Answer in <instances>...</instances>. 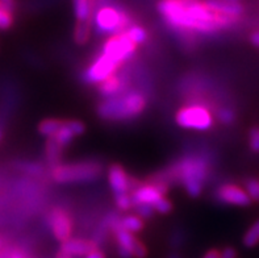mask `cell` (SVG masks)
Instances as JSON below:
<instances>
[{"instance_id": "6da1fadb", "label": "cell", "mask_w": 259, "mask_h": 258, "mask_svg": "<svg viewBox=\"0 0 259 258\" xmlns=\"http://www.w3.org/2000/svg\"><path fill=\"white\" fill-rule=\"evenodd\" d=\"M157 10L168 26L188 34L208 36L236 24L213 12L204 0H161Z\"/></svg>"}, {"instance_id": "7a4b0ae2", "label": "cell", "mask_w": 259, "mask_h": 258, "mask_svg": "<svg viewBox=\"0 0 259 258\" xmlns=\"http://www.w3.org/2000/svg\"><path fill=\"white\" fill-rule=\"evenodd\" d=\"M146 99L140 91H125L107 98L99 105L98 114L105 120H128L135 119L144 112Z\"/></svg>"}, {"instance_id": "3957f363", "label": "cell", "mask_w": 259, "mask_h": 258, "mask_svg": "<svg viewBox=\"0 0 259 258\" xmlns=\"http://www.w3.org/2000/svg\"><path fill=\"white\" fill-rule=\"evenodd\" d=\"M171 174L183 185L188 195L197 198L207 180L208 161L200 156H187L175 165Z\"/></svg>"}, {"instance_id": "277c9868", "label": "cell", "mask_w": 259, "mask_h": 258, "mask_svg": "<svg viewBox=\"0 0 259 258\" xmlns=\"http://www.w3.org/2000/svg\"><path fill=\"white\" fill-rule=\"evenodd\" d=\"M92 29L99 36H113L125 32L132 25L131 16L115 6H103L92 15Z\"/></svg>"}, {"instance_id": "5b68a950", "label": "cell", "mask_w": 259, "mask_h": 258, "mask_svg": "<svg viewBox=\"0 0 259 258\" xmlns=\"http://www.w3.org/2000/svg\"><path fill=\"white\" fill-rule=\"evenodd\" d=\"M103 167L98 162L85 161L76 164L56 165L53 167L52 178L58 183L92 182L102 175Z\"/></svg>"}, {"instance_id": "8992f818", "label": "cell", "mask_w": 259, "mask_h": 258, "mask_svg": "<svg viewBox=\"0 0 259 258\" xmlns=\"http://www.w3.org/2000/svg\"><path fill=\"white\" fill-rule=\"evenodd\" d=\"M175 120L181 128L197 132L208 131L214 123L212 112L201 104L184 105L177 112Z\"/></svg>"}, {"instance_id": "52a82bcc", "label": "cell", "mask_w": 259, "mask_h": 258, "mask_svg": "<svg viewBox=\"0 0 259 258\" xmlns=\"http://www.w3.org/2000/svg\"><path fill=\"white\" fill-rule=\"evenodd\" d=\"M136 48H137V45L129 39L126 32H121L113 34V36H109L105 40L102 53L109 59H112L113 62L117 63L118 66H121L122 63L128 62L129 59L133 58Z\"/></svg>"}, {"instance_id": "ba28073f", "label": "cell", "mask_w": 259, "mask_h": 258, "mask_svg": "<svg viewBox=\"0 0 259 258\" xmlns=\"http://www.w3.org/2000/svg\"><path fill=\"white\" fill-rule=\"evenodd\" d=\"M120 217L113 216L109 220V226L115 233V239L117 242V252L121 258H145L146 257V248L141 241H138L133 233H129L117 226Z\"/></svg>"}, {"instance_id": "9c48e42d", "label": "cell", "mask_w": 259, "mask_h": 258, "mask_svg": "<svg viewBox=\"0 0 259 258\" xmlns=\"http://www.w3.org/2000/svg\"><path fill=\"white\" fill-rule=\"evenodd\" d=\"M121 66H118L117 63L113 62L112 59L104 56L103 53H100L91 65L84 70L83 72V81L90 85H100L104 82L105 79H108L109 77L115 76L116 72H118V69Z\"/></svg>"}, {"instance_id": "30bf717a", "label": "cell", "mask_w": 259, "mask_h": 258, "mask_svg": "<svg viewBox=\"0 0 259 258\" xmlns=\"http://www.w3.org/2000/svg\"><path fill=\"white\" fill-rule=\"evenodd\" d=\"M166 191H167V186H166L164 180L145 183V185L136 186L131 193L133 206H137V204L154 206L157 200H159L162 196H164Z\"/></svg>"}, {"instance_id": "8fae6325", "label": "cell", "mask_w": 259, "mask_h": 258, "mask_svg": "<svg viewBox=\"0 0 259 258\" xmlns=\"http://www.w3.org/2000/svg\"><path fill=\"white\" fill-rule=\"evenodd\" d=\"M49 226L53 235L58 241L65 242L71 237L72 233V222L71 217L65 209L54 208L49 213Z\"/></svg>"}, {"instance_id": "7c38bea8", "label": "cell", "mask_w": 259, "mask_h": 258, "mask_svg": "<svg viewBox=\"0 0 259 258\" xmlns=\"http://www.w3.org/2000/svg\"><path fill=\"white\" fill-rule=\"evenodd\" d=\"M216 198L219 202L224 204H230V206L247 207L251 204V199L245 189L237 185H232V183H227L219 187L216 191Z\"/></svg>"}, {"instance_id": "4fadbf2b", "label": "cell", "mask_w": 259, "mask_h": 258, "mask_svg": "<svg viewBox=\"0 0 259 258\" xmlns=\"http://www.w3.org/2000/svg\"><path fill=\"white\" fill-rule=\"evenodd\" d=\"M83 132H84V124L82 121L66 120L63 121L57 133L53 137H50V140L56 145H58L61 149H63L69 144H71L74 138L83 134Z\"/></svg>"}, {"instance_id": "5bb4252c", "label": "cell", "mask_w": 259, "mask_h": 258, "mask_svg": "<svg viewBox=\"0 0 259 258\" xmlns=\"http://www.w3.org/2000/svg\"><path fill=\"white\" fill-rule=\"evenodd\" d=\"M108 183L113 195L120 194H131L132 190L135 189L133 182L128 173L122 169L120 165H112L108 170Z\"/></svg>"}, {"instance_id": "9a60e30c", "label": "cell", "mask_w": 259, "mask_h": 258, "mask_svg": "<svg viewBox=\"0 0 259 258\" xmlns=\"http://www.w3.org/2000/svg\"><path fill=\"white\" fill-rule=\"evenodd\" d=\"M204 2L213 12L233 21V23H237V20L240 19L243 12L241 3H232L228 0H204Z\"/></svg>"}, {"instance_id": "2e32d148", "label": "cell", "mask_w": 259, "mask_h": 258, "mask_svg": "<svg viewBox=\"0 0 259 258\" xmlns=\"http://www.w3.org/2000/svg\"><path fill=\"white\" fill-rule=\"evenodd\" d=\"M95 249H98V245L92 240L71 239V237L62 242V246H61V250L71 257H85Z\"/></svg>"}, {"instance_id": "e0dca14e", "label": "cell", "mask_w": 259, "mask_h": 258, "mask_svg": "<svg viewBox=\"0 0 259 258\" xmlns=\"http://www.w3.org/2000/svg\"><path fill=\"white\" fill-rule=\"evenodd\" d=\"M125 86H126V83H125L124 77L118 76L116 72L115 76L109 77L108 79H105L104 82L99 85V92L104 99L112 98V96L121 94L125 90Z\"/></svg>"}, {"instance_id": "ac0fdd59", "label": "cell", "mask_w": 259, "mask_h": 258, "mask_svg": "<svg viewBox=\"0 0 259 258\" xmlns=\"http://www.w3.org/2000/svg\"><path fill=\"white\" fill-rule=\"evenodd\" d=\"M76 21H91L94 15V0H72Z\"/></svg>"}, {"instance_id": "d6986e66", "label": "cell", "mask_w": 259, "mask_h": 258, "mask_svg": "<svg viewBox=\"0 0 259 258\" xmlns=\"http://www.w3.org/2000/svg\"><path fill=\"white\" fill-rule=\"evenodd\" d=\"M117 226L129 233H138L144 229V222L138 215H125L120 217Z\"/></svg>"}, {"instance_id": "ffe728a7", "label": "cell", "mask_w": 259, "mask_h": 258, "mask_svg": "<svg viewBox=\"0 0 259 258\" xmlns=\"http://www.w3.org/2000/svg\"><path fill=\"white\" fill-rule=\"evenodd\" d=\"M92 32V24L91 21H82V23H76L75 30H74V40L79 45H84L91 37Z\"/></svg>"}, {"instance_id": "44dd1931", "label": "cell", "mask_w": 259, "mask_h": 258, "mask_svg": "<svg viewBox=\"0 0 259 258\" xmlns=\"http://www.w3.org/2000/svg\"><path fill=\"white\" fill-rule=\"evenodd\" d=\"M62 123L63 120H58V119H46V120H42L38 125L39 133L46 138L53 137L59 128H61Z\"/></svg>"}, {"instance_id": "7402d4cb", "label": "cell", "mask_w": 259, "mask_h": 258, "mask_svg": "<svg viewBox=\"0 0 259 258\" xmlns=\"http://www.w3.org/2000/svg\"><path fill=\"white\" fill-rule=\"evenodd\" d=\"M126 34L129 36V39L136 44V45H142L148 41V32L145 28H142L141 25H137V24H132L128 29L125 30Z\"/></svg>"}, {"instance_id": "603a6c76", "label": "cell", "mask_w": 259, "mask_h": 258, "mask_svg": "<svg viewBox=\"0 0 259 258\" xmlns=\"http://www.w3.org/2000/svg\"><path fill=\"white\" fill-rule=\"evenodd\" d=\"M243 245L246 248H254L259 244V220H256L253 226L247 229L242 239Z\"/></svg>"}, {"instance_id": "cb8c5ba5", "label": "cell", "mask_w": 259, "mask_h": 258, "mask_svg": "<svg viewBox=\"0 0 259 258\" xmlns=\"http://www.w3.org/2000/svg\"><path fill=\"white\" fill-rule=\"evenodd\" d=\"M13 24L12 8L0 2V30L10 29Z\"/></svg>"}, {"instance_id": "d4e9b609", "label": "cell", "mask_w": 259, "mask_h": 258, "mask_svg": "<svg viewBox=\"0 0 259 258\" xmlns=\"http://www.w3.org/2000/svg\"><path fill=\"white\" fill-rule=\"evenodd\" d=\"M245 191L247 193L251 202H259V179L256 178H250L246 180L245 185Z\"/></svg>"}, {"instance_id": "484cf974", "label": "cell", "mask_w": 259, "mask_h": 258, "mask_svg": "<svg viewBox=\"0 0 259 258\" xmlns=\"http://www.w3.org/2000/svg\"><path fill=\"white\" fill-rule=\"evenodd\" d=\"M217 118H219V121L223 123L225 125H230L233 124L234 120H236V114L232 108H228V107H223L219 109L217 112Z\"/></svg>"}, {"instance_id": "4316f807", "label": "cell", "mask_w": 259, "mask_h": 258, "mask_svg": "<svg viewBox=\"0 0 259 258\" xmlns=\"http://www.w3.org/2000/svg\"><path fill=\"white\" fill-rule=\"evenodd\" d=\"M115 203L120 211H129L133 208V202H132L131 194H120V195H115Z\"/></svg>"}, {"instance_id": "83f0119b", "label": "cell", "mask_w": 259, "mask_h": 258, "mask_svg": "<svg viewBox=\"0 0 259 258\" xmlns=\"http://www.w3.org/2000/svg\"><path fill=\"white\" fill-rule=\"evenodd\" d=\"M153 207H154V211H157L158 213H162V215L170 213L172 211V203L166 196H162L161 199L157 200Z\"/></svg>"}, {"instance_id": "f1b7e54d", "label": "cell", "mask_w": 259, "mask_h": 258, "mask_svg": "<svg viewBox=\"0 0 259 258\" xmlns=\"http://www.w3.org/2000/svg\"><path fill=\"white\" fill-rule=\"evenodd\" d=\"M249 146L253 153H259V127H253L250 129Z\"/></svg>"}, {"instance_id": "f546056e", "label": "cell", "mask_w": 259, "mask_h": 258, "mask_svg": "<svg viewBox=\"0 0 259 258\" xmlns=\"http://www.w3.org/2000/svg\"><path fill=\"white\" fill-rule=\"evenodd\" d=\"M133 208L136 209V215L140 216L141 219H149L155 212L153 206H149V204H137V206H133Z\"/></svg>"}, {"instance_id": "4dcf8cb0", "label": "cell", "mask_w": 259, "mask_h": 258, "mask_svg": "<svg viewBox=\"0 0 259 258\" xmlns=\"http://www.w3.org/2000/svg\"><path fill=\"white\" fill-rule=\"evenodd\" d=\"M220 258H237V252L233 248H225L220 254Z\"/></svg>"}, {"instance_id": "1f68e13d", "label": "cell", "mask_w": 259, "mask_h": 258, "mask_svg": "<svg viewBox=\"0 0 259 258\" xmlns=\"http://www.w3.org/2000/svg\"><path fill=\"white\" fill-rule=\"evenodd\" d=\"M84 258H105V255H104V253L102 252V250L95 249L94 252H91L90 254H87Z\"/></svg>"}, {"instance_id": "d6a6232c", "label": "cell", "mask_w": 259, "mask_h": 258, "mask_svg": "<svg viewBox=\"0 0 259 258\" xmlns=\"http://www.w3.org/2000/svg\"><path fill=\"white\" fill-rule=\"evenodd\" d=\"M7 258H26V255L24 252H21V250L16 249V250H12V252L8 254V257Z\"/></svg>"}, {"instance_id": "836d02e7", "label": "cell", "mask_w": 259, "mask_h": 258, "mask_svg": "<svg viewBox=\"0 0 259 258\" xmlns=\"http://www.w3.org/2000/svg\"><path fill=\"white\" fill-rule=\"evenodd\" d=\"M250 41H251V44H253L255 48H259V30H256V32H254L253 34H251Z\"/></svg>"}, {"instance_id": "e575fe53", "label": "cell", "mask_w": 259, "mask_h": 258, "mask_svg": "<svg viewBox=\"0 0 259 258\" xmlns=\"http://www.w3.org/2000/svg\"><path fill=\"white\" fill-rule=\"evenodd\" d=\"M204 258H220V253L217 250H209L207 254L204 255Z\"/></svg>"}, {"instance_id": "d590c367", "label": "cell", "mask_w": 259, "mask_h": 258, "mask_svg": "<svg viewBox=\"0 0 259 258\" xmlns=\"http://www.w3.org/2000/svg\"><path fill=\"white\" fill-rule=\"evenodd\" d=\"M0 2H3L4 4H7L8 7H11L13 10V7H15V0H0Z\"/></svg>"}, {"instance_id": "8d00e7d4", "label": "cell", "mask_w": 259, "mask_h": 258, "mask_svg": "<svg viewBox=\"0 0 259 258\" xmlns=\"http://www.w3.org/2000/svg\"><path fill=\"white\" fill-rule=\"evenodd\" d=\"M57 258H72V257H71V255H69V254H66L65 252H62V250H61V252L57 254Z\"/></svg>"}, {"instance_id": "74e56055", "label": "cell", "mask_w": 259, "mask_h": 258, "mask_svg": "<svg viewBox=\"0 0 259 258\" xmlns=\"http://www.w3.org/2000/svg\"><path fill=\"white\" fill-rule=\"evenodd\" d=\"M228 2H232V3H241V0H228Z\"/></svg>"}, {"instance_id": "f35d334b", "label": "cell", "mask_w": 259, "mask_h": 258, "mask_svg": "<svg viewBox=\"0 0 259 258\" xmlns=\"http://www.w3.org/2000/svg\"><path fill=\"white\" fill-rule=\"evenodd\" d=\"M0 138H2V131H0Z\"/></svg>"}]
</instances>
